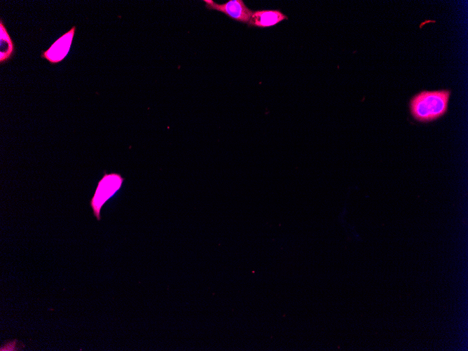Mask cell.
I'll return each mask as SVG.
<instances>
[{
    "instance_id": "5",
    "label": "cell",
    "mask_w": 468,
    "mask_h": 351,
    "mask_svg": "<svg viewBox=\"0 0 468 351\" xmlns=\"http://www.w3.org/2000/svg\"><path fill=\"white\" fill-rule=\"evenodd\" d=\"M286 20H288V17L280 10L262 9L252 12L247 25L249 27L267 28L275 26Z\"/></svg>"
},
{
    "instance_id": "2",
    "label": "cell",
    "mask_w": 468,
    "mask_h": 351,
    "mask_svg": "<svg viewBox=\"0 0 468 351\" xmlns=\"http://www.w3.org/2000/svg\"><path fill=\"white\" fill-rule=\"evenodd\" d=\"M123 181L124 178L118 173L107 174L104 172L90 202L93 214L98 221L101 220L100 211L102 206L119 191Z\"/></svg>"
},
{
    "instance_id": "3",
    "label": "cell",
    "mask_w": 468,
    "mask_h": 351,
    "mask_svg": "<svg viewBox=\"0 0 468 351\" xmlns=\"http://www.w3.org/2000/svg\"><path fill=\"white\" fill-rule=\"evenodd\" d=\"M206 8L225 14L227 17L239 22L248 24L252 14L242 0H229L223 4H217L212 0H204Z\"/></svg>"
},
{
    "instance_id": "1",
    "label": "cell",
    "mask_w": 468,
    "mask_h": 351,
    "mask_svg": "<svg viewBox=\"0 0 468 351\" xmlns=\"http://www.w3.org/2000/svg\"><path fill=\"white\" fill-rule=\"evenodd\" d=\"M450 97L448 90L421 91L411 99L410 113L416 121L420 123L436 121L448 111Z\"/></svg>"
},
{
    "instance_id": "4",
    "label": "cell",
    "mask_w": 468,
    "mask_h": 351,
    "mask_svg": "<svg viewBox=\"0 0 468 351\" xmlns=\"http://www.w3.org/2000/svg\"><path fill=\"white\" fill-rule=\"evenodd\" d=\"M76 32L73 26L68 32L57 39L46 50L42 51L41 57L51 64L62 61L67 55Z\"/></svg>"
},
{
    "instance_id": "6",
    "label": "cell",
    "mask_w": 468,
    "mask_h": 351,
    "mask_svg": "<svg viewBox=\"0 0 468 351\" xmlns=\"http://www.w3.org/2000/svg\"><path fill=\"white\" fill-rule=\"evenodd\" d=\"M15 51L13 40L8 34L3 20H0V63L9 60Z\"/></svg>"
}]
</instances>
